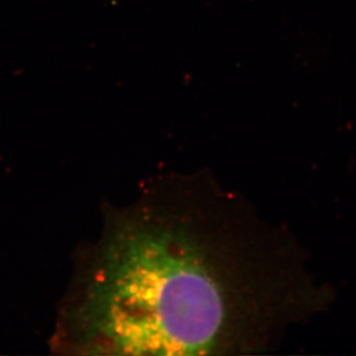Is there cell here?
<instances>
[{
  "label": "cell",
  "mask_w": 356,
  "mask_h": 356,
  "mask_svg": "<svg viewBox=\"0 0 356 356\" xmlns=\"http://www.w3.org/2000/svg\"><path fill=\"white\" fill-rule=\"evenodd\" d=\"M229 287L204 242L149 216L108 229L78 309L81 346L128 355H200L218 346Z\"/></svg>",
  "instance_id": "obj_1"
}]
</instances>
